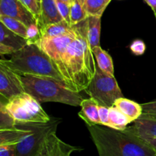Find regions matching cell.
Wrapping results in <instances>:
<instances>
[{
    "label": "cell",
    "mask_w": 156,
    "mask_h": 156,
    "mask_svg": "<svg viewBox=\"0 0 156 156\" xmlns=\"http://www.w3.org/2000/svg\"><path fill=\"white\" fill-rule=\"evenodd\" d=\"M99 156H156V151L134 129L117 130L101 125L87 124Z\"/></svg>",
    "instance_id": "cell-1"
},
{
    "label": "cell",
    "mask_w": 156,
    "mask_h": 156,
    "mask_svg": "<svg viewBox=\"0 0 156 156\" xmlns=\"http://www.w3.org/2000/svg\"><path fill=\"white\" fill-rule=\"evenodd\" d=\"M86 19L73 26L77 35L69 44L65 57V67L70 89L76 93L85 90L88 87L95 74L97 65L87 39Z\"/></svg>",
    "instance_id": "cell-2"
},
{
    "label": "cell",
    "mask_w": 156,
    "mask_h": 156,
    "mask_svg": "<svg viewBox=\"0 0 156 156\" xmlns=\"http://www.w3.org/2000/svg\"><path fill=\"white\" fill-rule=\"evenodd\" d=\"M0 61L21 76L50 77L66 84L52 60L38 44H27L12 54L9 60L2 59Z\"/></svg>",
    "instance_id": "cell-3"
},
{
    "label": "cell",
    "mask_w": 156,
    "mask_h": 156,
    "mask_svg": "<svg viewBox=\"0 0 156 156\" xmlns=\"http://www.w3.org/2000/svg\"><path fill=\"white\" fill-rule=\"evenodd\" d=\"M26 93L39 102H54L74 106H81L83 97L64 83L50 77L21 76Z\"/></svg>",
    "instance_id": "cell-4"
},
{
    "label": "cell",
    "mask_w": 156,
    "mask_h": 156,
    "mask_svg": "<svg viewBox=\"0 0 156 156\" xmlns=\"http://www.w3.org/2000/svg\"><path fill=\"white\" fill-rule=\"evenodd\" d=\"M3 103L17 123H47L52 119L41 103L26 92Z\"/></svg>",
    "instance_id": "cell-5"
},
{
    "label": "cell",
    "mask_w": 156,
    "mask_h": 156,
    "mask_svg": "<svg viewBox=\"0 0 156 156\" xmlns=\"http://www.w3.org/2000/svg\"><path fill=\"white\" fill-rule=\"evenodd\" d=\"M84 91L99 105L108 107L114 106L117 99L123 97L114 75L104 71L98 65L94 78Z\"/></svg>",
    "instance_id": "cell-6"
},
{
    "label": "cell",
    "mask_w": 156,
    "mask_h": 156,
    "mask_svg": "<svg viewBox=\"0 0 156 156\" xmlns=\"http://www.w3.org/2000/svg\"><path fill=\"white\" fill-rule=\"evenodd\" d=\"M61 122V119L52 118L47 123H20L30 132L16 145V156H37L47 136L56 132Z\"/></svg>",
    "instance_id": "cell-7"
},
{
    "label": "cell",
    "mask_w": 156,
    "mask_h": 156,
    "mask_svg": "<svg viewBox=\"0 0 156 156\" xmlns=\"http://www.w3.org/2000/svg\"><path fill=\"white\" fill-rule=\"evenodd\" d=\"M76 35L77 34L76 32L74 34L62 37L41 38V41L38 43L39 47L50 57L55 64L56 69L63 77L64 81L69 89H70V84L65 67V57L69 44L76 38Z\"/></svg>",
    "instance_id": "cell-8"
},
{
    "label": "cell",
    "mask_w": 156,
    "mask_h": 156,
    "mask_svg": "<svg viewBox=\"0 0 156 156\" xmlns=\"http://www.w3.org/2000/svg\"><path fill=\"white\" fill-rule=\"evenodd\" d=\"M25 93L21 75L0 61V94L5 100Z\"/></svg>",
    "instance_id": "cell-9"
},
{
    "label": "cell",
    "mask_w": 156,
    "mask_h": 156,
    "mask_svg": "<svg viewBox=\"0 0 156 156\" xmlns=\"http://www.w3.org/2000/svg\"><path fill=\"white\" fill-rule=\"evenodd\" d=\"M0 15L15 18L27 27L37 23L34 15L20 0H0Z\"/></svg>",
    "instance_id": "cell-10"
},
{
    "label": "cell",
    "mask_w": 156,
    "mask_h": 156,
    "mask_svg": "<svg viewBox=\"0 0 156 156\" xmlns=\"http://www.w3.org/2000/svg\"><path fill=\"white\" fill-rule=\"evenodd\" d=\"M80 150L82 148L79 147L73 146L61 140L55 132L47 136L37 156H69Z\"/></svg>",
    "instance_id": "cell-11"
},
{
    "label": "cell",
    "mask_w": 156,
    "mask_h": 156,
    "mask_svg": "<svg viewBox=\"0 0 156 156\" xmlns=\"http://www.w3.org/2000/svg\"><path fill=\"white\" fill-rule=\"evenodd\" d=\"M41 15L37 24L40 28L44 25L60 22L63 20L56 5V0H41Z\"/></svg>",
    "instance_id": "cell-12"
},
{
    "label": "cell",
    "mask_w": 156,
    "mask_h": 156,
    "mask_svg": "<svg viewBox=\"0 0 156 156\" xmlns=\"http://www.w3.org/2000/svg\"><path fill=\"white\" fill-rule=\"evenodd\" d=\"M81 111L78 113L79 117L83 119L85 124L101 125L99 117V104L93 98L84 99L81 103Z\"/></svg>",
    "instance_id": "cell-13"
},
{
    "label": "cell",
    "mask_w": 156,
    "mask_h": 156,
    "mask_svg": "<svg viewBox=\"0 0 156 156\" xmlns=\"http://www.w3.org/2000/svg\"><path fill=\"white\" fill-rule=\"evenodd\" d=\"M30 132V129L20 123L16 127L0 130V145H17Z\"/></svg>",
    "instance_id": "cell-14"
},
{
    "label": "cell",
    "mask_w": 156,
    "mask_h": 156,
    "mask_svg": "<svg viewBox=\"0 0 156 156\" xmlns=\"http://www.w3.org/2000/svg\"><path fill=\"white\" fill-rule=\"evenodd\" d=\"M114 106L117 107L123 115L128 118L130 122H135L143 114L141 104L126 98L121 97L114 102Z\"/></svg>",
    "instance_id": "cell-15"
},
{
    "label": "cell",
    "mask_w": 156,
    "mask_h": 156,
    "mask_svg": "<svg viewBox=\"0 0 156 156\" xmlns=\"http://www.w3.org/2000/svg\"><path fill=\"white\" fill-rule=\"evenodd\" d=\"M41 38H56L72 35L76 32L74 28L65 20L54 24H50L40 28Z\"/></svg>",
    "instance_id": "cell-16"
},
{
    "label": "cell",
    "mask_w": 156,
    "mask_h": 156,
    "mask_svg": "<svg viewBox=\"0 0 156 156\" xmlns=\"http://www.w3.org/2000/svg\"><path fill=\"white\" fill-rule=\"evenodd\" d=\"M0 44L9 46L17 52L27 45V41L26 38L9 30L0 22Z\"/></svg>",
    "instance_id": "cell-17"
},
{
    "label": "cell",
    "mask_w": 156,
    "mask_h": 156,
    "mask_svg": "<svg viewBox=\"0 0 156 156\" xmlns=\"http://www.w3.org/2000/svg\"><path fill=\"white\" fill-rule=\"evenodd\" d=\"M133 126L140 137L156 139V119L155 118L142 114L141 116L134 122V125Z\"/></svg>",
    "instance_id": "cell-18"
},
{
    "label": "cell",
    "mask_w": 156,
    "mask_h": 156,
    "mask_svg": "<svg viewBox=\"0 0 156 156\" xmlns=\"http://www.w3.org/2000/svg\"><path fill=\"white\" fill-rule=\"evenodd\" d=\"M101 17L88 16L86 19V36L91 49L100 46Z\"/></svg>",
    "instance_id": "cell-19"
},
{
    "label": "cell",
    "mask_w": 156,
    "mask_h": 156,
    "mask_svg": "<svg viewBox=\"0 0 156 156\" xmlns=\"http://www.w3.org/2000/svg\"><path fill=\"white\" fill-rule=\"evenodd\" d=\"M92 51L97 62V65L104 71L111 75H114V64L111 55L106 50H103L101 46L94 47Z\"/></svg>",
    "instance_id": "cell-20"
},
{
    "label": "cell",
    "mask_w": 156,
    "mask_h": 156,
    "mask_svg": "<svg viewBox=\"0 0 156 156\" xmlns=\"http://www.w3.org/2000/svg\"><path fill=\"white\" fill-rule=\"evenodd\" d=\"M129 123H130V121L117 107L114 106L109 107L108 127L117 130H124L127 128V125Z\"/></svg>",
    "instance_id": "cell-21"
},
{
    "label": "cell",
    "mask_w": 156,
    "mask_h": 156,
    "mask_svg": "<svg viewBox=\"0 0 156 156\" xmlns=\"http://www.w3.org/2000/svg\"><path fill=\"white\" fill-rule=\"evenodd\" d=\"M85 0H73L70 2V21L71 25H76L88 18L84 7Z\"/></svg>",
    "instance_id": "cell-22"
},
{
    "label": "cell",
    "mask_w": 156,
    "mask_h": 156,
    "mask_svg": "<svg viewBox=\"0 0 156 156\" xmlns=\"http://www.w3.org/2000/svg\"><path fill=\"white\" fill-rule=\"evenodd\" d=\"M111 0H85V10L88 16L101 17Z\"/></svg>",
    "instance_id": "cell-23"
},
{
    "label": "cell",
    "mask_w": 156,
    "mask_h": 156,
    "mask_svg": "<svg viewBox=\"0 0 156 156\" xmlns=\"http://www.w3.org/2000/svg\"><path fill=\"white\" fill-rule=\"evenodd\" d=\"M0 22L14 33L27 39V27L21 21L6 15H0Z\"/></svg>",
    "instance_id": "cell-24"
},
{
    "label": "cell",
    "mask_w": 156,
    "mask_h": 156,
    "mask_svg": "<svg viewBox=\"0 0 156 156\" xmlns=\"http://www.w3.org/2000/svg\"><path fill=\"white\" fill-rule=\"evenodd\" d=\"M16 121L8 113L3 102L0 104V130L16 127Z\"/></svg>",
    "instance_id": "cell-25"
},
{
    "label": "cell",
    "mask_w": 156,
    "mask_h": 156,
    "mask_svg": "<svg viewBox=\"0 0 156 156\" xmlns=\"http://www.w3.org/2000/svg\"><path fill=\"white\" fill-rule=\"evenodd\" d=\"M41 39V29L37 23L32 24L27 27V44H38Z\"/></svg>",
    "instance_id": "cell-26"
},
{
    "label": "cell",
    "mask_w": 156,
    "mask_h": 156,
    "mask_svg": "<svg viewBox=\"0 0 156 156\" xmlns=\"http://www.w3.org/2000/svg\"><path fill=\"white\" fill-rule=\"evenodd\" d=\"M56 5H57L58 9L62 15L63 20L71 24L70 21V3L64 2L62 0H56Z\"/></svg>",
    "instance_id": "cell-27"
},
{
    "label": "cell",
    "mask_w": 156,
    "mask_h": 156,
    "mask_svg": "<svg viewBox=\"0 0 156 156\" xmlns=\"http://www.w3.org/2000/svg\"><path fill=\"white\" fill-rule=\"evenodd\" d=\"M20 1L34 15L38 21L41 15V6L37 0H20Z\"/></svg>",
    "instance_id": "cell-28"
},
{
    "label": "cell",
    "mask_w": 156,
    "mask_h": 156,
    "mask_svg": "<svg viewBox=\"0 0 156 156\" xmlns=\"http://www.w3.org/2000/svg\"><path fill=\"white\" fill-rule=\"evenodd\" d=\"M143 114L156 119V99L149 102L141 104Z\"/></svg>",
    "instance_id": "cell-29"
},
{
    "label": "cell",
    "mask_w": 156,
    "mask_h": 156,
    "mask_svg": "<svg viewBox=\"0 0 156 156\" xmlns=\"http://www.w3.org/2000/svg\"><path fill=\"white\" fill-rule=\"evenodd\" d=\"M129 48L135 55H143L146 51V44L142 40L136 39L133 41Z\"/></svg>",
    "instance_id": "cell-30"
},
{
    "label": "cell",
    "mask_w": 156,
    "mask_h": 156,
    "mask_svg": "<svg viewBox=\"0 0 156 156\" xmlns=\"http://www.w3.org/2000/svg\"><path fill=\"white\" fill-rule=\"evenodd\" d=\"M99 117L101 125L108 127L109 125V107L99 105Z\"/></svg>",
    "instance_id": "cell-31"
},
{
    "label": "cell",
    "mask_w": 156,
    "mask_h": 156,
    "mask_svg": "<svg viewBox=\"0 0 156 156\" xmlns=\"http://www.w3.org/2000/svg\"><path fill=\"white\" fill-rule=\"evenodd\" d=\"M0 156H16V145H0Z\"/></svg>",
    "instance_id": "cell-32"
},
{
    "label": "cell",
    "mask_w": 156,
    "mask_h": 156,
    "mask_svg": "<svg viewBox=\"0 0 156 156\" xmlns=\"http://www.w3.org/2000/svg\"><path fill=\"white\" fill-rule=\"evenodd\" d=\"M15 50L12 47L6 46L5 44H0V54L1 55H5V54H11L15 53Z\"/></svg>",
    "instance_id": "cell-33"
},
{
    "label": "cell",
    "mask_w": 156,
    "mask_h": 156,
    "mask_svg": "<svg viewBox=\"0 0 156 156\" xmlns=\"http://www.w3.org/2000/svg\"><path fill=\"white\" fill-rule=\"evenodd\" d=\"M148 5L151 7V9H152L154 12V15H155V18H156V0H144Z\"/></svg>",
    "instance_id": "cell-34"
},
{
    "label": "cell",
    "mask_w": 156,
    "mask_h": 156,
    "mask_svg": "<svg viewBox=\"0 0 156 156\" xmlns=\"http://www.w3.org/2000/svg\"><path fill=\"white\" fill-rule=\"evenodd\" d=\"M143 138V137H142ZM143 139H144L152 148L156 151V139L155 138H149V137H143Z\"/></svg>",
    "instance_id": "cell-35"
},
{
    "label": "cell",
    "mask_w": 156,
    "mask_h": 156,
    "mask_svg": "<svg viewBox=\"0 0 156 156\" xmlns=\"http://www.w3.org/2000/svg\"><path fill=\"white\" fill-rule=\"evenodd\" d=\"M62 1H64V2H69V3H70V2H71L72 1H73V0H62Z\"/></svg>",
    "instance_id": "cell-36"
},
{
    "label": "cell",
    "mask_w": 156,
    "mask_h": 156,
    "mask_svg": "<svg viewBox=\"0 0 156 156\" xmlns=\"http://www.w3.org/2000/svg\"><path fill=\"white\" fill-rule=\"evenodd\" d=\"M41 0H37V2H39V4H41Z\"/></svg>",
    "instance_id": "cell-37"
},
{
    "label": "cell",
    "mask_w": 156,
    "mask_h": 156,
    "mask_svg": "<svg viewBox=\"0 0 156 156\" xmlns=\"http://www.w3.org/2000/svg\"><path fill=\"white\" fill-rule=\"evenodd\" d=\"M69 156H71V155H69Z\"/></svg>",
    "instance_id": "cell-38"
}]
</instances>
